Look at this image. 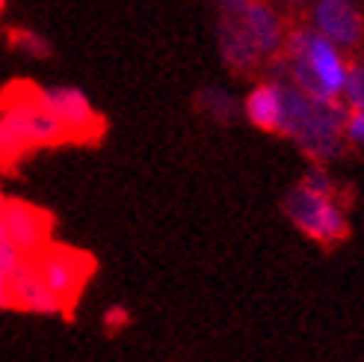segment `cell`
I'll return each mask as SVG.
<instances>
[{
	"instance_id": "6da1fadb",
	"label": "cell",
	"mask_w": 364,
	"mask_h": 362,
	"mask_svg": "<svg viewBox=\"0 0 364 362\" xmlns=\"http://www.w3.org/2000/svg\"><path fill=\"white\" fill-rule=\"evenodd\" d=\"M63 143H68V134L42 107L36 83L12 81L0 93V170L4 172L15 170L27 155Z\"/></svg>"
},
{
	"instance_id": "7a4b0ae2",
	"label": "cell",
	"mask_w": 364,
	"mask_h": 362,
	"mask_svg": "<svg viewBox=\"0 0 364 362\" xmlns=\"http://www.w3.org/2000/svg\"><path fill=\"white\" fill-rule=\"evenodd\" d=\"M282 53L287 60L290 83L299 86L311 98H341L343 81H347V63L338 53V45L323 33L290 24L284 33Z\"/></svg>"
},
{
	"instance_id": "3957f363",
	"label": "cell",
	"mask_w": 364,
	"mask_h": 362,
	"mask_svg": "<svg viewBox=\"0 0 364 362\" xmlns=\"http://www.w3.org/2000/svg\"><path fill=\"white\" fill-rule=\"evenodd\" d=\"M282 208L287 214V220L314 244L335 247L350 234V220L338 193H320L299 181V185H294L284 193Z\"/></svg>"
},
{
	"instance_id": "277c9868",
	"label": "cell",
	"mask_w": 364,
	"mask_h": 362,
	"mask_svg": "<svg viewBox=\"0 0 364 362\" xmlns=\"http://www.w3.org/2000/svg\"><path fill=\"white\" fill-rule=\"evenodd\" d=\"M39 276L45 279V285L50 288L53 294L63 300V306L71 312L77 306L83 288L89 285L95 274V262L92 256L75 249V247H65V244H53L48 241L36 256H30Z\"/></svg>"
},
{
	"instance_id": "5b68a950",
	"label": "cell",
	"mask_w": 364,
	"mask_h": 362,
	"mask_svg": "<svg viewBox=\"0 0 364 362\" xmlns=\"http://www.w3.org/2000/svg\"><path fill=\"white\" fill-rule=\"evenodd\" d=\"M347 104L341 98H311L308 113L294 131V140L311 164H326L343 152V122H347Z\"/></svg>"
},
{
	"instance_id": "8992f818",
	"label": "cell",
	"mask_w": 364,
	"mask_h": 362,
	"mask_svg": "<svg viewBox=\"0 0 364 362\" xmlns=\"http://www.w3.org/2000/svg\"><path fill=\"white\" fill-rule=\"evenodd\" d=\"M42 107L63 125L68 143H98L104 137L107 122L92 107L89 95L77 86L53 83V86H36Z\"/></svg>"
},
{
	"instance_id": "52a82bcc",
	"label": "cell",
	"mask_w": 364,
	"mask_h": 362,
	"mask_svg": "<svg viewBox=\"0 0 364 362\" xmlns=\"http://www.w3.org/2000/svg\"><path fill=\"white\" fill-rule=\"evenodd\" d=\"M4 226H6L9 241L21 249L24 256H36L53 234L50 214L24 202V199H15V196L4 199Z\"/></svg>"
},
{
	"instance_id": "ba28073f",
	"label": "cell",
	"mask_w": 364,
	"mask_h": 362,
	"mask_svg": "<svg viewBox=\"0 0 364 362\" xmlns=\"http://www.w3.org/2000/svg\"><path fill=\"white\" fill-rule=\"evenodd\" d=\"M314 30L341 48H358L364 42V9L347 0H320L311 9Z\"/></svg>"
},
{
	"instance_id": "9c48e42d",
	"label": "cell",
	"mask_w": 364,
	"mask_h": 362,
	"mask_svg": "<svg viewBox=\"0 0 364 362\" xmlns=\"http://www.w3.org/2000/svg\"><path fill=\"white\" fill-rule=\"evenodd\" d=\"M12 309L30 312V315H42V318L68 315L63 300L53 294L50 288L45 285V279L39 276V270H36L30 256L21 262V267H18L15 276H12Z\"/></svg>"
},
{
	"instance_id": "30bf717a",
	"label": "cell",
	"mask_w": 364,
	"mask_h": 362,
	"mask_svg": "<svg viewBox=\"0 0 364 362\" xmlns=\"http://www.w3.org/2000/svg\"><path fill=\"white\" fill-rule=\"evenodd\" d=\"M216 45H220L223 63L234 75H255L267 60L258 51V45L252 42L246 27L237 18H228V15H220V21H216Z\"/></svg>"
},
{
	"instance_id": "8fae6325",
	"label": "cell",
	"mask_w": 364,
	"mask_h": 362,
	"mask_svg": "<svg viewBox=\"0 0 364 362\" xmlns=\"http://www.w3.org/2000/svg\"><path fill=\"white\" fill-rule=\"evenodd\" d=\"M243 116L264 134H279L282 137V122H284V98H282V81H261L255 83L246 98H243Z\"/></svg>"
},
{
	"instance_id": "7c38bea8",
	"label": "cell",
	"mask_w": 364,
	"mask_h": 362,
	"mask_svg": "<svg viewBox=\"0 0 364 362\" xmlns=\"http://www.w3.org/2000/svg\"><path fill=\"white\" fill-rule=\"evenodd\" d=\"M237 21L246 27V33L252 36V42L258 45L264 57H272L276 51H282L287 27L279 12L269 6V0H249V6L240 12Z\"/></svg>"
},
{
	"instance_id": "4fadbf2b",
	"label": "cell",
	"mask_w": 364,
	"mask_h": 362,
	"mask_svg": "<svg viewBox=\"0 0 364 362\" xmlns=\"http://www.w3.org/2000/svg\"><path fill=\"white\" fill-rule=\"evenodd\" d=\"M4 193H0V309H12V276L15 270L21 267V262L27 259L21 249H18L4 226Z\"/></svg>"
},
{
	"instance_id": "5bb4252c",
	"label": "cell",
	"mask_w": 364,
	"mask_h": 362,
	"mask_svg": "<svg viewBox=\"0 0 364 362\" xmlns=\"http://www.w3.org/2000/svg\"><path fill=\"white\" fill-rule=\"evenodd\" d=\"M196 110H202L205 116H210L213 122H234L240 113V101L234 98L228 89H220V86H205L202 93L196 95Z\"/></svg>"
},
{
	"instance_id": "9a60e30c",
	"label": "cell",
	"mask_w": 364,
	"mask_h": 362,
	"mask_svg": "<svg viewBox=\"0 0 364 362\" xmlns=\"http://www.w3.org/2000/svg\"><path fill=\"white\" fill-rule=\"evenodd\" d=\"M6 42L12 51L24 53L30 60H48L53 53V48L45 36L39 30H30V27H6Z\"/></svg>"
},
{
	"instance_id": "2e32d148",
	"label": "cell",
	"mask_w": 364,
	"mask_h": 362,
	"mask_svg": "<svg viewBox=\"0 0 364 362\" xmlns=\"http://www.w3.org/2000/svg\"><path fill=\"white\" fill-rule=\"evenodd\" d=\"M341 95L347 107L364 110V63H347V81H343Z\"/></svg>"
},
{
	"instance_id": "e0dca14e",
	"label": "cell",
	"mask_w": 364,
	"mask_h": 362,
	"mask_svg": "<svg viewBox=\"0 0 364 362\" xmlns=\"http://www.w3.org/2000/svg\"><path fill=\"white\" fill-rule=\"evenodd\" d=\"M101 324H104V330H107V333H113V336H116V333H122V330L131 327V309H127L124 303L107 306Z\"/></svg>"
},
{
	"instance_id": "ac0fdd59",
	"label": "cell",
	"mask_w": 364,
	"mask_h": 362,
	"mask_svg": "<svg viewBox=\"0 0 364 362\" xmlns=\"http://www.w3.org/2000/svg\"><path fill=\"white\" fill-rule=\"evenodd\" d=\"M343 140L364 146V110H347V122H343Z\"/></svg>"
},
{
	"instance_id": "d6986e66",
	"label": "cell",
	"mask_w": 364,
	"mask_h": 362,
	"mask_svg": "<svg viewBox=\"0 0 364 362\" xmlns=\"http://www.w3.org/2000/svg\"><path fill=\"white\" fill-rule=\"evenodd\" d=\"M213 6L220 9V15H228V18H240V12L249 6V0H213Z\"/></svg>"
},
{
	"instance_id": "ffe728a7",
	"label": "cell",
	"mask_w": 364,
	"mask_h": 362,
	"mask_svg": "<svg viewBox=\"0 0 364 362\" xmlns=\"http://www.w3.org/2000/svg\"><path fill=\"white\" fill-rule=\"evenodd\" d=\"M282 4H284L290 12H296V9H305L308 4H311V0H282Z\"/></svg>"
},
{
	"instance_id": "44dd1931",
	"label": "cell",
	"mask_w": 364,
	"mask_h": 362,
	"mask_svg": "<svg viewBox=\"0 0 364 362\" xmlns=\"http://www.w3.org/2000/svg\"><path fill=\"white\" fill-rule=\"evenodd\" d=\"M4 9H6V0H0V15H4Z\"/></svg>"
}]
</instances>
